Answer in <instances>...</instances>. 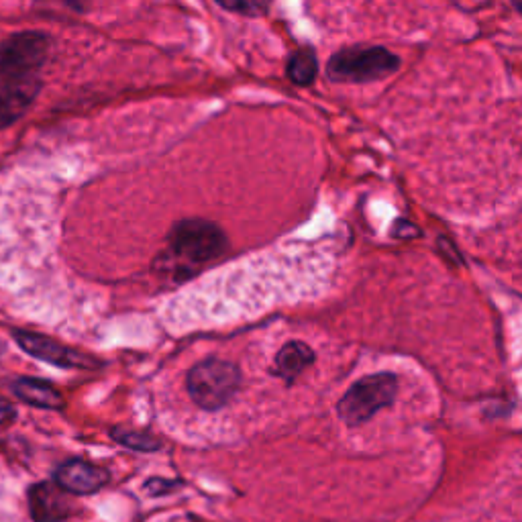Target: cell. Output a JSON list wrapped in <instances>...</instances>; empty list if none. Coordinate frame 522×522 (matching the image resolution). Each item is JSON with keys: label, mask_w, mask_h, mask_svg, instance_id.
I'll return each instance as SVG.
<instances>
[{"label": "cell", "mask_w": 522, "mask_h": 522, "mask_svg": "<svg viewBox=\"0 0 522 522\" xmlns=\"http://www.w3.org/2000/svg\"><path fill=\"white\" fill-rule=\"evenodd\" d=\"M229 249L225 231L204 219H184L176 223L168 235V249L158 259V268L184 282L213 264Z\"/></svg>", "instance_id": "obj_1"}, {"label": "cell", "mask_w": 522, "mask_h": 522, "mask_svg": "<svg viewBox=\"0 0 522 522\" xmlns=\"http://www.w3.org/2000/svg\"><path fill=\"white\" fill-rule=\"evenodd\" d=\"M239 365L227 359L208 357L198 361L186 376V390L192 402L208 412L225 408L241 388Z\"/></svg>", "instance_id": "obj_2"}, {"label": "cell", "mask_w": 522, "mask_h": 522, "mask_svg": "<svg viewBox=\"0 0 522 522\" xmlns=\"http://www.w3.org/2000/svg\"><path fill=\"white\" fill-rule=\"evenodd\" d=\"M400 66V58L384 45L345 47L331 56L327 76L337 84H368L390 78Z\"/></svg>", "instance_id": "obj_3"}, {"label": "cell", "mask_w": 522, "mask_h": 522, "mask_svg": "<svg viewBox=\"0 0 522 522\" xmlns=\"http://www.w3.org/2000/svg\"><path fill=\"white\" fill-rule=\"evenodd\" d=\"M396 392H398V380L388 372L361 378L339 400L337 412L345 425L349 427L363 425L368 423L378 410L390 406L396 398Z\"/></svg>", "instance_id": "obj_4"}, {"label": "cell", "mask_w": 522, "mask_h": 522, "mask_svg": "<svg viewBox=\"0 0 522 522\" xmlns=\"http://www.w3.org/2000/svg\"><path fill=\"white\" fill-rule=\"evenodd\" d=\"M51 39L39 31H21L0 45V82L35 78L45 64Z\"/></svg>", "instance_id": "obj_5"}, {"label": "cell", "mask_w": 522, "mask_h": 522, "mask_svg": "<svg viewBox=\"0 0 522 522\" xmlns=\"http://www.w3.org/2000/svg\"><path fill=\"white\" fill-rule=\"evenodd\" d=\"M11 333H13L15 343L27 355H31L43 363L56 365V368H62V370H98V368H102V361L98 357L72 349L47 335L23 331V329H13Z\"/></svg>", "instance_id": "obj_6"}, {"label": "cell", "mask_w": 522, "mask_h": 522, "mask_svg": "<svg viewBox=\"0 0 522 522\" xmlns=\"http://www.w3.org/2000/svg\"><path fill=\"white\" fill-rule=\"evenodd\" d=\"M54 482L72 496H90L111 482L107 467L86 459H68L54 472Z\"/></svg>", "instance_id": "obj_7"}, {"label": "cell", "mask_w": 522, "mask_h": 522, "mask_svg": "<svg viewBox=\"0 0 522 522\" xmlns=\"http://www.w3.org/2000/svg\"><path fill=\"white\" fill-rule=\"evenodd\" d=\"M64 488L56 482L33 484L27 492L29 514L35 522H60L72 516L74 504Z\"/></svg>", "instance_id": "obj_8"}, {"label": "cell", "mask_w": 522, "mask_h": 522, "mask_svg": "<svg viewBox=\"0 0 522 522\" xmlns=\"http://www.w3.org/2000/svg\"><path fill=\"white\" fill-rule=\"evenodd\" d=\"M41 82L35 78L0 82V129L17 123L33 104Z\"/></svg>", "instance_id": "obj_9"}, {"label": "cell", "mask_w": 522, "mask_h": 522, "mask_svg": "<svg viewBox=\"0 0 522 522\" xmlns=\"http://www.w3.org/2000/svg\"><path fill=\"white\" fill-rule=\"evenodd\" d=\"M13 394L33 406V408H43V410H64L66 400L60 390H56L49 382L37 380V378H17L11 384Z\"/></svg>", "instance_id": "obj_10"}, {"label": "cell", "mask_w": 522, "mask_h": 522, "mask_svg": "<svg viewBox=\"0 0 522 522\" xmlns=\"http://www.w3.org/2000/svg\"><path fill=\"white\" fill-rule=\"evenodd\" d=\"M315 351L302 341L286 343L274 359V376L282 378L286 384H292L306 368L315 363Z\"/></svg>", "instance_id": "obj_11"}, {"label": "cell", "mask_w": 522, "mask_h": 522, "mask_svg": "<svg viewBox=\"0 0 522 522\" xmlns=\"http://www.w3.org/2000/svg\"><path fill=\"white\" fill-rule=\"evenodd\" d=\"M286 74H288L292 84H296V86H310L312 82H315V78L319 74V60H317L315 51L308 49V47L298 49L296 54H292L290 60H288Z\"/></svg>", "instance_id": "obj_12"}, {"label": "cell", "mask_w": 522, "mask_h": 522, "mask_svg": "<svg viewBox=\"0 0 522 522\" xmlns=\"http://www.w3.org/2000/svg\"><path fill=\"white\" fill-rule=\"evenodd\" d=\"M111 439L131 451H141V453H155L162 449V441L158 437H153L149 433H139L123 427H113L111 429Z\"/></svg>", "instance_id": "obj_13"}, {"label": "cell", "mask_w": 522, "mask_h": 522, "mask_svg": "<svg viewBox=\"0 0 522 522\" xmlns=\"http://www.w3.org/2000/svg\"><path fill=\"white\" fill-rule=\"evenodd\" d=\"M217 3L231 11V13H239L245 17H257L264 15L268 9V0H217Z\"/></svg>", "instance_id": "obj_14"}, {"label": "cell", "mask_w": 522, "mask_h": 522, "mask_svg": "<svg viewBox=\"0 0 522 522\" xmlns=\"http://www.w3.org/2000/svg\"><path fill=\"white\" fill-rule=\"evenodd\" d=\"M174 486H178V484H174V482H170V480H162V478H151V480H147L145 482V492H149L151 496H162V494H166V492H170V490H174Z\"/></svg>", "instance_id": "obj_15"}, {"label": "cell", "mask_w": 522, "mask_h": 522, "mask_svg": "<svg viewBox=\"0 0 522 522\" xmlns=\"http://www.w3.org/2000/svg\"><path fill=\"white\" fill-rule=\"evenodd\" d=\"M15 416V406L11 400H7L5 396H0V425L11 421Z\"/></svg>", "instance_id": "obj_16"}, {"label": "cell", "mask_w": 522, "mask_h": 522, "mask_svg": "<svg viewBox=\"0 0 522 522\" xmlns=\"http://www.w3.org/2000/svg\"><path fill=\"white\" fill-rule=\"evenodd\" d=\"M0 351H3V343H0Z\"/></svg>", "instance_id": "obj_17"}]
</instances>
